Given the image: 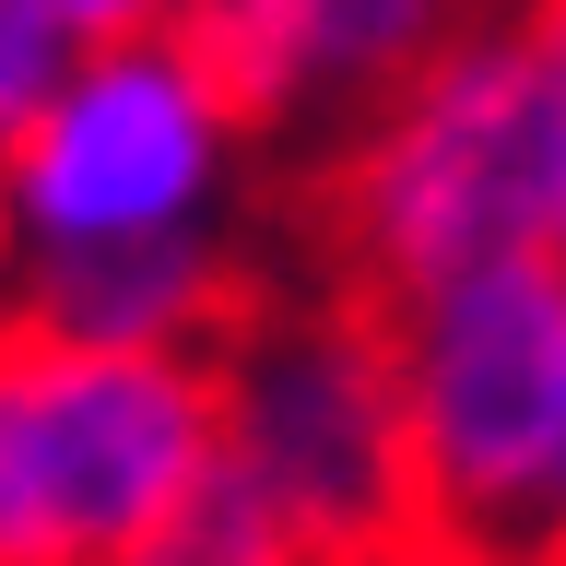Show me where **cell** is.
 Masks as SVG:
<instances>
[{"mask_svg":"<svg viewBox=\"0 0 566 566\" xmlns=\"http://www.w3.org/2000/svg\"><path fill=\"white\" fill-rule=\"evenodd\" d=\"M71 60H83L71 0H0V142H12L35 106L71 83Z\"/></svg>","mask_w":566,"mask_h":566,"instance_id":"10","label":"cell"},{"mask_svg":"<svg viewBox=\"0 0 566 566\" xmlns=\"http://www.w3.org/2000/svg\"><path fill=\"white\" fill-rule=\"evenodd\" d=\"M130 566H318V543L283 520V507L248 484L224 449H212V472L154 520V543H142Z\"/></svg>","mask_w":566,"mask_h":566,"instance_id":"8","label":"cell"},{"mask_svg":"<svg viewBox=\"0 0 566 566\" xmlns=\"http://www.w3.org/2000/svg\"><path fill=\"white\" fill-rule=\"evenodd\" d=\"M0 283H12V212H0Z\"/></svg>","mask_w":566,"mask_h":566,"instance_id":"13","label":"cell"},{"mask_svg":"<svg viewBox=\"0 0 566 566\" xmlns=\"http://www.w3.org/2000/svg\"><path fill=\"white\" fill-rule=\"evenodd\" d=\"M472 0H201V60L237 83L260 130H343L389 83H413Z\"/></svg>","mask_w":566,"mask_h":566,"instance_id":"6","label":"cell"},{"mask_svg":"<svg viewBox=\"0 0 566 566\" xmlns=\"http://www.w3.org/2000/svg\"><path fill=\"white\" fill-rule=\"evenodd\" d=\"M520 48V130H531V248L566 272V0H507Z\"/></svg>","mask_w":566,"mask_h":566,"instance_id":"9","label":"cell"},{"mask_svg":"<svg viewBox=\"0 0 566 566\" xmlns=\"http://www.w3.org/2000/svg\"><path fill=\"white\" fill-rule=\"evenodd\" d=\"M224 460L318 543V566H424L413 507V424L389 307L354 283H260L224 331Z\"/></svg>","mask_w":566,"mask_h":566,"instance_id":"2","label":"cell"},{"mask_svg":"<svg viewBox=\"0 0 566 566\" xmlns=\"http://www.w3.org/2000/svg\"><path fill=\"white\" fill-rule=\"evenodd\" d=\"M389 354H401V424H413L424 566H531L566 413V272L520 248L424 283L389 307Z\"/></svg>","mask_w":566,"mask_h":566,"instance_id":"5","label":"cell"},{"mask_svg":"<svg viewBox=\"0 0 566 566\" xmlns=\"http://www.w3.org/2000/svg\"><path fill=\"white\" fill-rule=\"evenodd\" d=\"M520 248H531L520 48H507V12H472L413 83H389L366 118L331 130L307 189V260L401 307L424 283L520 260Z\"/></svg>","mask_w":566,"mask_h":566,"instance_id":"1","label":"cell"},{"mask_svg":"<svg viewBox=\"0 0 566 566\" xmlns=\"http://www.w3.org/2000/svg\"><path fill=\"white\" fill-rule=\"evenodd\" d=\"M71 24H83V48H106V35H189L201 0H71Z\"/></svg>","mask_w":566,"mask_h":566,"instance_id":"11","label":"cell"},{"mask_svg":"<svg viewBox=\"0 0 566 566\" xmlns=\"http://www.w3.org/2000/svg\"><path fill=\"white\" fill-rule=\"evenodd\" d=\"M260 248L248 224L224 237H154V248H83V260H12L0 318L60 331V343H118V354H224L260 307Z\"/></svg>","mask_w":566,"mask_h":566,"instance_id":"7","label":"cell"},{"mask_svg":"<svg viewBox=\"0 0 566 566\" xmlns=\"http://www.w3.org/2000/svg\"><path fill=\"white\" fill-rule=\"evenodd\" d=\"M248 142H260V118L201 60V35H106L0 142L12 260L224 237V224H248Z\"/></svg>","mask_w":566,"mask_h":566,"instance_id":"4","label":"cell"},{"mask_svg":"<svg viewBox=\"0 0 566 566\" xmlns=\"http://www.w3.org/2000/svg\"><path fill=\"white\" fill-rule=\"evenodd\" d=\"M531 566H566V413H555V472H543V531H531Z\"/></svg>","mask_w":566,"mask_h":566,"instance_id":"12","label":"cell"},{"mask_svg":"<svg viewBox=\"0 0 566 566\" xmlns=\"http://www.w3.org/2000/svg\"><path fill=\"white\" fill-rule=\"evenodd\" d=\"M212 449V354H118L0 318V566H130Z\"/></svg>","mask_w":566,"mask_h":566,"instance_id":"3","label":"cell"}]
</instances>
